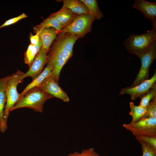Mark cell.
I'll use <instances>...</instances> for the list:
<instances>
[{
  "label": "cell",
  "mask_w": 156,
  "mask_h": 156,
  "mask_svg": "<svg viewBox=\"0 0 156 156\" xmlns=\"http://www.w3.org/2000/svg\"><path fill=\"white\" fill-rule=\"evenodd\" d=\"M135 138L138 141H141L145 142L156 149V137L147 136H135Z\"/></svg>",
  "instance_id": "25"
},
{
  "label": "cell",
  "mask_w": 156,
  "mask_h": 156,
  "mask_svg": "<svg viewBox=\"0 0 156 156\" xmlns=\"http://www.w3.org/2000/svg\"><path fill=\"white\" fill-rule=\"evenodd\" d=\"M30 39L31 44L35 45L38 44L39 40V32L37 33L35 35L30 34Z\"/></svg>",
  "instance_id": "27"
},
{
  "label": "cell",
  "mask_w": 156,
  "mask_h": 156,
  "mask_svg": "<svg viewBox=\"0 0 156 156\" xmlns=\"http://www.w3.org/2000/svg\"><path fill=\"white\" fill-rule=\"evenodd\" d=\"M8 76L0 78V132L3 133L8 129L4 118V111L6 101L5 91L6 83Z\"/></svg>",
  "instance_id": "12"
},
{
  "label": "cell",
  "mask_w": 156,
  "mask_h": 156,
  "mask_svg": "<svg viewBox=\"0 0 156 156\" xmlns=\"http://www.w3.org/2000/svg\"><path fill=\"white\" fill-rule=\"evenodd\" d=\"M67 156H103L100 155L95 151L93 148H90L82 150L81 152L74 151Z\"/></svg>",
  "instance_id": "24"
},
{
  "label": "cell",
  "mask_w": 156,
  "mask_h": 156,
  "mask_svg": "<svg viewBox=\"0 0 156 156\" xmlns=\"http://www.w3.org/2000/svg\"><path fill=\"white\" fill-rule=\"evenodd\" d=\"M48 51L42 47L36 54L28 71L21 76L23 80L26 77H29L33 80L36 78L42 71L45 64L48 61Z\"/></svg>",
  "instance_id": "9"
},
{
  "label": "cell",
  "mask_w": 156,
  "mask_h": 156,
  "mask_svg": "<svg viewBox=\"0 0 156 156\" xmlns=\"http://www.w3.org/2000/svg\"><path fill=\"white\" fill-rule=\"evenodd\" d=\"M133 7L139 10L146 18L151 20L152 24H156V1L135 0Z\"/></svg>",
  "instance_id": "11"
},
{
  "label": "cell",
  "mask_w": 156,
  "mask_h": 156,
  "mask_svg": "<svg viewBox=\"0 0 156 156\" xmlns=\"http://www.w3.org/2000/svg\"><path fill=\"white\" fill-rule=\"evenodd\" d=\"M130 111L129 114L132 117L130 123H133L143 117L146 114V107H145L140 105H136L133 102L129 103Z\"/></svg>",
  "instance_id": "19"
},
{
  "label": "cell",
  "mask_w": 156,
  "mask_h": 156,
  "mask_svg": "<svg viewBox=\"0 0 156 156\" xmlns=\"http://www.w3.org/2000/svg\"><path fill=\"white\" fill-rule=\"evenodd\" d=\"M63 6L78 15L89 14V11L86 5L77 0H64Z\"/></svg>",
  "instance_id": "17"
},
{
  "label": "cell",
  "mask_w": 156,
  "mask_h": 156,
  "mask_svg": "<svg viewBox=\"0 0 156 156\" xmlns=\"http://www.w3.org/2000/svg\"><path fill=\"white\" fill-rule=\"evenodd\" d=\"M38 32L42 43V47L48 52L52 42L57 38L58 32L53 28H49L43 29Z\"/></svg>",
  "instance_id": "15"
},
{
  "label": "cell",
  "mask_w": 156,
  "mask_h": 156,
  "mask_svg": "<svg viewBox=\"0 0 156 156\" xmlns=\"http://www.w3.org/2000/svg\"><path fill=\"white\" fill-rule=\"evenodd\" d=\"M48 63L47 66L41 74L28 84L22 92L20 94L21 99L28 90L34 87H38L47 78L53 75V65L50 62Z\"/></svg>",
  "instance_id": "13"
},
{
  "label": "cell",
  "mask_w": 156,
  "mask_h": 156,
  "mask_svg": "<svg viewBox=\"0 0 156 156\" xmlns=\"http://www.w3.org/2000/svg\"><path fill=\"white\" fill-rule=\"evenodd\" d=\"M87 8L90 14L93 16L96 19L100 20L103 17V14L100 10L96 0H81Z\"/></svg>",
  "instance_id": "20"
},
{
  "label": "cell",
  "mask_w": 156,
  "mask_h": 156,
  "mask_svg": "<svg viewBox=\"0 0 156 156\" xmlns=\"http://www.w3.org/2000/svg\"><path fill=\"white\" fill-rule=\"evenodd\" d=\"M156 97V83L144 95L140 97L139 105L146 107L151 100Z\"/></svg>",
  "instance_id": "21"
},
{
  "label": "cell",
  "mask_w": 156,
  "mask_h": 156,
  "mask_svg": "<svg viewBox=\"0 0 156 156\" xmlns=\"http://www.w3.org/2000/svg\"><path fill=\"white\" fill-rule=\"evenodd\" d=\"M123 127L135 136H147L156 137V117H142L137 121L123 124Z\"/></svg>",
  "instance_id": "5"
},
{
  "label": "cell",
  "mask_w": 156,
  "mask_h": 156,
  "mask_svg": "<svg viewBox=\"0 0 156 156\" xmlns=\"http://www.w3.org/2000/svg\"><path fill=\"white\" fill-rule=\"evenodd\" d=\"M140 144L142 154V156H156V149L145 142L138 141Z\"/></svg>",
  "instance_id": "22"
},
{
  "label": "cell",
  "mask_w": 156,
  "mask_h": 156,
  "mask_svg": "<svg viewBox=\"0 0 156 156\" xmlns=\"http://www.w3.org/2000/svg\"><path fill=\"white\" fill-rule=\"evenodd\" d=\"M27 16L24 13H23L17 17L10 19L6 21L0 26V28L13 24L21 19L27 17Z\"/></svg>",
  "instance_id": "26"
},
{
  "label": "cell",
  "mask_w": 156,
  "mask_h": 156,
  "mask_svg": "<svg viewBox=\"0 0 156 156\" xmlns=\"http://www.w3.org/2000/svg\"><path fill=\"white\" fill-rule=\"evenodd\" d=\"M24 73L18 70L12 75L8 76L5 87L6 101L4 111V118L7 123L11 109L21 99L17 87L19 83L22 82L21 76Z\"/></svg>",
  "instance_id": "4"
},
{
  "label": "cell",
  "mask_w": 156,
  "mask_h": 156,
  "mask_svg": "<svg viewBox=\"0 0 156 156\" xmlns=\"http://www.w3.org/2000/svg\"><path fill=\"white\" fill-rule=\"evenodd\" d=\"M51 15L54 17L60 23L62 29L69 25L78 15L63 6L59 11Z\"/></svg>",
  "instance_id": "14"
},
{
  "label": "cell",
  "mask_w": 156,
  "mask_h": 156,
  "mask_svg": "<svg viewBox=\"0 0 156 156\" xmlns=\"http://www.w3.org/2000/svg\"><path fill=\"white\" fill-rule=\"evenodd\" d=\"M42 46L41 41L39 39L36 44L33 45L30 44L28 46L25 54L24 60L25 63L28 65L29 68Z\"/></svg>",
  "instance_id": "18"
},
{
  "label": "cell",
  "mask_w": 156,
  "mask_h": 156,
  "mask_svg": "<svg viewBox=\"0 0 156 156\" xmlns=\"http://www.w3.org/2000/svg\"><path fill=\"white\" fill-rule=\"evenodd\" d=\"M156 117V97L150 102L146 107L145 114L143 117L154 118Z\"/></svg>",
  "instance_id": "23"
},
{
  "label": "cell",
  "mask_w": 156,
  "mask_h": 156,
  "mask_svg": "<svg viewBox=\"0 0 156 156\" xmlns=\"http://www.w3.org/2000/svg\"><path fill=\"white\" fill-rule=\"evenodd\" d=\"M155 83L156 71L151 78L142 82L134 87H128L123 88L120 92L119 95L129 94L131 99L135 101L138 98L145 94Z\"/></svg>",
  "instance_id": "8"
},
{
  "label": "cell",
  "mask_w": 156,
  "mask_h": 156,
  "mask_svg": "<svg viewBox=\"0 0 156 156\" xmlns=\"http://www.w3.org/2000/svg\"><path fill=\"white\" fill-rule=\"evenodd\" d=\"M53 75L47 78L38 87L43 92L48 93L54 97L60 99L65 102L69 101V98L59 84L53 78Z\"/></svg>",
  "instance_id": "10"
},
{
  "label": "cell",
  "mask_w": 156,
  "mask_h": 156,
  "mask_svg": "<svg viewBox=\"0 0 156 156\" xmlns=\"http://www.w3.org/2000/svg\"><path fill=\"white\" fill-rule=\"evenodd\" d=\"M96 19L90 14L78 15L69 25L62 29L60 33H69L77 35L79 38L83 37L91 31L92 25Z\"/></svg>",
  "instance_id": "6"
},
{
  "label": "cell",
  "mask_w": 156,
  "mask_h": 156,
  "mask_svg": "<svg viewBox=\"0 0 156 156\" xmlns=\"http://www.w3.org/2000/svg\"><path fill=\"white\" fill-rule=\"evenodd\" d=\"M138 57L141 62V67L130 87H134L149 79V68L153 60L156 58V42L147 51Z\"/></svg>",
  "instance_id": "7"
},
{
  "label": "cell",
  "mask_w": 156,
  "mask_h": 156,
  "mask_svg": "<svg viewBox=\"0 0 156 156\" xmlns=\"http://www.w3.org/2000/svg\"><path fill=\"white\" fill-rule=\"evenodd\" d=\"M58 34L48 55L47 62L53 65V76L58 84L61 70L72 56L74 44L79 38L77 35L69 33H60Z\"/></svg>",
  "instance_id": "1"
},
{
  "label": "cell",
  "mask_w": 156,
  "mask_h": 156,
  "mask_svg": "<svg viewBox=\"0 0 156 156\" xmlns=\"http://www.w3.org/2000/svg\"><path fill=\"white\" fill-rule=\"evenodd\" d=\"M155 42L156 26H153L151 30L144 33L131 34L124 41L127 50L138 57L147 51Z\"/></svg>",
  "instance_id": "2"
},
{
  "label": "cell",
  "mask_w": 156,
  "mask_h": 156,
  "mask_svg": "<svg viewBox=\"0 0 156 156\" xmlns=\"http://www.w3.org/2000/svg\"><path fill=\"white\" fill-rule=\"evenodd\" d=\"M52 28L56 30L59 33L62 29L60 23L53 16L50 15L39 25L34 27V31L35 33L40 30L45 28Z\"/></svg>",
  "instance_id": "16"
},
{
  "label": "cell",
  "mask_w": 156,
  "mask_h": 156,
  "mask_svg": "<svg viewBox=\"0 0 156 156\" xmlns=\"http://www.w3.org/2000/svg\"><path fill=\"white\" fill-rule=\"evenodd\" d=\"M52 95L43 92L37 87L29 90L25 94L19 101L12 108L11 112L16 109L27 107L35 111L42 112L45 102L53 98Z\"/></svg>",
  "instance_id": "3"
}]
</instances>
